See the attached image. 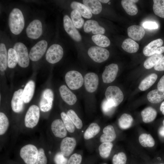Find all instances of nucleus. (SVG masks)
<instances>
[{"instance_id": "f257e3e1", "label": "nucleus", "mask_w": 164, "mask_h": 164, "mask_svg": "<svg viewBox=\"0 0 164 164\" xmlns=\"http://www.w3.org/2000/svg\"><path fill=\"white\" fill-rule=\"evenodd\" d=\"M9 25L12 33L15 35L19 34L23 29L25 21L21 11L15 8L10 12L9 17Z\"/></svg>"}, {"instance_id": "f03ea898", "label": "nucleus", "mask_w": 164, "mask_h": 164, "mask_svg": "<svg viewBox=\"0 0 164 164\" xmlns=\"http://www.w3.org/2000/svg\"><path fill=\"white\" fill-rule=\"evenodd\" d=\"M38 150L34 145L28 144L23 146L20 152V156L26 164H35Z\"/></svg>"}, {"instance_id": "7ed1b4c3", "label": "nucleus", "mask_w": 164, "mask_h": 164, "mask_svg": "<svg viewBox=\"0 0 164 164\" xmlns=\"http://www.w3.org/2000/svg\"><path fill=\"white\" fill-rule=\"evenodd\" d=\"M65 80L69 87L73 90L80 88L84 82V79L81 73L75 70L67 72L65 76Z\"/></svg>"}, {"instance_id": "20e7f679", "label": "nucleus", "mask_w": 164, "mask_h": 164, "mask_svg": "<svg viewBox=\"0 0 164 164\" xmlns=\"http://www.w3.org/2000/svg\"><path fill=\"white\" fill-rule=\"evenodd\" d=\"M13 49L16 51L18 59V63L19 65L23 68L28 67L29 63V57L28 50L26 46L20 42L16 43Z\"/></svg>"}, {"instance_id": "39448f33", "label": "nucleus", "mask_w": 164, "mask_h": 164, "mask_svg": "<svg viewBox=\"0 0 164 164\" xmlns=\"http://www.w3.org/2000/svg\"><path fill=\"white\" fill-rule=\"evenodd\" d=\"M40 116L39 109L35 105L30 106L26 114L25 118V126L32 128L38 124Z\"/></svg>"}, {"instance_id": "423d86ee", "label": "nucleus", "mask_w": 164, "mask_h": 164, "mask_svg": "<svg viewBox=\"0 0 164 164\" xmlns=\"http://www.w3.org/2000/svg\"><path fill=\"white\" fill-rule=\"evenodd\" d=\"M105 95L106 99L112 102L116 107L123 101L124 98L123 93L118 87L110 86L106 89Z\"/></svg>"}, {"instance_id": "0eeeda50", "label": "nucleus", "mask_w": 164, "mask_h": 164, "mask_svg": "<svg viewBox=\"0 0 164 164\" xmlns=\"http://www.w3.org/2000/svg\"><path fill=\"white\" fill-rule=\"evenodd\" d=\"M89 56L96 62L101 63L106 60L109 56V52L106 49L97 46H93L88 51Z\"/></svg>"}, {"instance_id": "6e6552de", "label": "nucleus", "mask_w": 164, "mask_h": 164, "mask_svg": "<svg viewBox=\"0 0 164 164\" xmlns=\"http://www.w3.org/2000/svg\"><path fill=\"white\" fill-rule=\"evenodd\" d=\"M63 54V51L61 46L58 44H53L48 49L46 58L49 63L54 64L61 60Z\"/></svg>"}, {"instance_id": "1a4fd4ad", "label": "nucleus", "mask_w": 164, "mask_h": 164, "mask_svg": "<svg viewBox=\"0 0 164 164\" xmlns=\"http://www.w3.org/2000/svg\"><path fill=\"white\" fill-rule=\"evenodd\" d=\"M47 45V41L44 40L37 43L30 50L29 54L30 59L33 61L39 60L45 53Z\"/></svg>"}, {"instance_id": "9d476101", "label": "nucleus", "mask_w": 164, "mask_h": 164, "mask_svg": "<svg viewBox=\"0 0 164 164\" xmlns=\"http://www.w3.org/2000/svg\"><path fill=\"white\" fill-rule=\"evenodd\" d=\"M53 97V93L51 89H46L43 91L39 102V107L42 111L47 112L51 109Z\"/></svg>"}, {"instance_id": "9b49d317", "label": "nucleus", "mask_w": 164, "mask_h": 164, "mask_svg": "<svg viewBox=\"0 0 164 164\" xmlns=\"http://www.w3.org/2000/svg\"><path fill=\"white\" fill-rule=\"evenodd\" d=\"M43 32L41 22L38 19L32 21L26 28V32L27 36L30 38L36 39L42 35Z\"/></svg>"}, {"instance_id": "f8f14e48", "label": "nucleus", "mask_w": 164, "mask_h": 164, "mask_svg": "<svg viewBox=\"0 0 164 164\" xmlns=\"http://www.w3.org/2000/svg\"><path fill=\"white\" fill-rule=\"evenodd\" d=\"M63 21L64 28L67 33L75 41H80L82 39L81 36L68 15L64 16Z\"/></svg>"}, {"instance_id": "ddd939ff", "label": "nucleus", "mask_w": 164, "mask_h": 164, "mask_svg": "<svg viewBox=\"0 0 164 164\" xmlns=\"http://www.w3.org/2000/svg\"><path fill=\"white\" fill-rule=\"evenodd\" d=\"M84 82L86 91L89 92L93 93L98 87L99 84L98 76L94 73H88L85 75Z\"/></svg>"}, {"instance_id": "4468645a", "label": "nucleus", "mask_w": 164, "mask_h": 164, "mask_svg": "<svg viewBox=\"0 0 164 164\" xmlns=\"http://www.w3.org/2000/svg\"><path fill=\"white\" fill-rule=\"evenodd\" d=\"M118 70L117 64L111 63L105 67L102 75L103 82L110 83L114 81L116 78Z\"/></svg>"}, {"instance_id": "2eb2a0df", "label": "nucleus", "mask_w": 164, "mask_h": 164, "mask_svg": "<svg viewBox=\"0 0 164 164\" xmlns=\"http://www.w3.org/2000/svg\"><path fill=\"white\" fill-rule=\"evenodd\" d=\"M76 145L75 138L69 137L64 138L62 140L60 145L61 153L64 156H69L73 151Z\"/></svg>"}, {"instance_id": "dca6fc26", "label": "nucleus", "mask_w": 164, "mask_h": 164, "mask_svg": "<svg viewBox=\"0 0 164 164\" xmlns=\"http://www.w3.org/2000/svg\"><path fill=\"white\" fill-rule=\"evenodd\" d=\"M23 91L22 89H19L13 94L11 104L12 110L15 112L19 113L23 109L24 102L22 96Z\"/></svg>"}, {"instance_id": "f3484780", "label": "nucleus", "mask_w": 164, "mask_h": 164, "mask_svg": "<svg viewBox=\"0 0 164 164\" xmlns=\"http://www.w3.org/2000/svg\"><path fill=\"white\" fill-rule=\"evenodd\" d=\"M51 129L56 137L63 138L67 135V129L63 121L60 119H56L52 122Z\"/></svg>"}, {"instance_id": "a211bd4d", "label": "nucleus", "mask_w": 164, "mask_h": 164, "mask_svg": "<svg viewBox=\"0 0 164 164\" xmlns=\"http://www.w3.org/2000/svg\"><path fill=\"white\" fill-rule=\"evenodd\" d=\"M84 29L86 32L91 31L94 34H103L105 32L104 28L100 26L96 21L90 20L87 21L85 23Z\"/></svg>"}, {"instance_id": "6ab92c4d", "label": "nucleus", "mask_w": 164, "mask_h": 164, "mask_svg": "<svg viewBox=\"0 0 164 164\" xmlns=\"http://www.w3.org/2000/svg\"><path fill=\"white\" fill-rule=\"evenodd\" d=\"M59 91L62 99L66 103L70 105H73L76 103L77 100L76 96L65 85L61 86Z\"/></svg>"}, {"instance_id": "aec40b11", "label": "nucleus", "mask_w": 164, "mask_h": 164, "mask_svg": "<svg viewBox=\"0 0 164 164\" xmlns=\"http://www.w3.org/2000/svg\"><path fill=\"white\" fill-rule=\"evenodd\" d=\"M128 34L129 37L135 41H139L144 36L145 32L142 26L134 25L131 26L127 29Z\"/></svg>"}, {"instance_id": "412c9836", "label": "nucleus", "mask_w": 164, "mask_h": 164, "mask_svg": "<svg viewBox=\"0 0 164 164\" xmlns=\"http://www.w3.org/2000/svg\"><path fill=\"white\" fill-rule=\"evenodd\" d=\"M163 41L161 39L154 40L145 46L143 50V53L146 56H150L156 54L157 49L161 46Z\"/></svg>"}, {"instance_id": "4be33fe9", "label": "nucleus", "mask_w": 164, "mask_h": 164, "mask_svg": "<svg viewBox=\"0 0 164 164\" xmlns=\"http://www.w3.org/2000/svg\"><path fill=\"white\" fill-rule=\"evenodd\" d=\"M104 133L100 137V141L102 143L111 142L116 138V135L114 129L112 125H108L103 129Z\"/></svg>"}, {"instance_id": "5701e85b", "label": "nucleus", "mask_w": 164, "mask_h": 164, "mask_svg": "<svg viewBox=\"0 0 164 164\" xmlns=\"http://www.w3.org/2000/svg\"><path fill=\"white\" fill-rule=\"evenodd\" d=\"M35 89V83L32 80L29 81L26 84L23 90L22 96L25 103L30 102L34 94Z\"/></svg>"}, {"instance_id": "b1692460", "label": "nucleus", "mask_w": 164, "mask_h": 164, "mask_svg": "<svg viewBox=\"0 0 164 164\" xmlns=\"http://www.w3.org/2000/svg\"><path fill=\"white\" fill-rule=\"evenodd\" d=\"M70 6L73 10L78 11L81 15L85 18L90 19L92 16V13L90 10L84 4L74 1L71 3Z\"/></svg>"}, {"instance_id": "393cba45", "label": "nucleus", "mask_w": 164, "mask_h": 164, "mask_svg": "<svg viewBox=\"0 0 164 164\" xmlns=\"http://www.w3.org/2000/svg\"><path fill=\"white\" fill-rule=\"evenodd\" d=\"M141 115L143 121L145 123H148L155 120L157 115V112L154 108L149 107L142 111Z\"/></svg>"}, {"instance_id": "a878e982", "label": "nucleus", "mask_w": 164, "mask_h": 164, "mask_svg": "<svg viewBox=\"0 0 164 164\" xmlns=\"http://www.w3.org/2000/svg\"><path fill=\"white\" fill-rule=\"evenodd\" d=\"M147 98L151 103H160L164 99V90L161 91L158 89L152 90L148 93Z\"/></svg>"}, {"instance_id": "bb28decb", "label": "nucleus", "mask_w": 164, "mask_h": 164, "mask_svg": "<svg viewBox=\"0 0 164 164\" xmlns=\"http://www.w3.org/2000/svg\"><path fill=\"white\" fill-rule=\"evenodd\" d=\"M157 77V75L156 73L150 74L142 80L139 85L138 88L142 91L147 90L155 83Z\"/></svg>"}, {"instance_id": "cd10ccee", "label": "nucleus", "mask_w": 164, "mask_h": 164, "mask_svg": "<svg viewBox=\"0 0 164 164\" xmlns=\"http://www.w3.org/2000/svg\"><path fill=\"white\" fill-rule=\"evenodd\" d=\"M121 47L126 52L129 53L136 52L139 49L138 44L130 38L125 39L122 43Z\"/></svg>"}, {"instance_id": "c85d7f7f", "label": "nucleus", "mask_w": 164, "mask_h": 164, "mask_svg": "<svg viewBox=\"0 0 164 164\" xmlns=\"http://www.w3.org/2000/svg\"><path fill=\"white\" fill-rule=\"evenodd\" d=\"M83 2L84 4L86 6L93 14H97L102 10V5L99 0H84Z\"/></svg>"}, {"instance_id": "c756f323", "label": "nucleus", "mask_w": 164, "mask_h": 164, "mask_svg": "<svg viewBox=\"0 0 164 164\" xmlns=\"http://www.w3.org/2000/svg\"><path fill=\"white\" fill-rule=\"evenodd\" d=\"M121 4L126 12L128 15L133 16L137 13V6L132 0H122Z\"/></svg>"}, {"instance_id": "7c9ffc66", "label": "nucleus", "mask_w": 164, "mask_h": 164, "mask_svg": "<svg viewBox=\"0 0 164 164\" xmlns=\"http://www.w3.org/2000/svg\"><path fill=\"white\" fill-rule=\"evenodd\" d=\"M133 121V118L130 115L124 113L122 114L119 119L118 123L121 128L126 129L131 126Z\"/></svg>"}, {"instance_id": "2f4dec72", "label": "nucleus", "mask_w": 164, "mask_h": 164, "mask_svg": "<svg viewBox=\"0 0 164 164\" xmlns=\"http://www.w3.org/2000/svg\"><path fill=\"white\" fill-rule=\"evenodd\" d=\"M100 128L95 123H91L85 132L84 137L85 139H91L97 135L100 132Z\"/></svg>"}, {"instance_id": "473e14b6", "label": "nucleus", "mask_w": 164, "mask_h": 164, "mask_svg": "<svg viewBox=\"0 0 164 164\" xmlns=\"http://www.w3.org/2000/svg\"><path fill=\"white\" fill-rule=\"evenodd\" d=\"M8 65V55L6 46L4 44H0V70L4 71Z\"/></svg>"}, {"instance_id": "72a5a7b5", "label": "nucleus", "mask_w": 164, "mask_h": 164, "mask_svg": "<svg viewBox=\"0 0 164 164\" xmlns=\"http://www.w3.org/2000/svg\"><path fill=\"white\" fill-rule=\"evenodd\" d=\"M91 39L96 44L100 47H107L110 44L109 39L107 36L102 34L93 35Z\"/></svg>"}, {"instance_id": "f704fd0d", "label": "nucleus", "mask_w": 164, "mask_h": 164, "mask_svg": "<svg viewBox=\"0 0 164 164\" xmlns=\"http://www.w3.org/2000/svg\"><path fill=\"white\" fill-rule=\"evenodd\" d=\"M138 140L140 144L145 147H152L155 144V140L150 134H141L139 137Z\"/></svg>"}, {"instance_id": "c9c22d12", "label": "nucleus", "mask_w": 164, "mask_h": 164, "mask_svg": "<svg viewBox=\"0 0 164 164\" xmlns=\"http://www.w3.org/2000/svg\"><path fill=\"white\" fill-rule=\"evenodd\" d=\"M70 15L75 27L77 29L80 28L84 24V20L80 12L76 10H73L71 12Z\"/></svg>"}, {"instance_id": "e433bc0d", "label": "nucleus", "mask_w": 164, "mask_h": 164, "mask_svg": "<svg viewBox=\"0 0 164 164\" xmlns=\"http://www.w3.org/2000/svg\"><path fill=\"white\" fill-rule=\"evenodd\" d=\"M113 146L111 142H105L101 143L99 147V151L100 156L104 158L109 157Z\"/></svg>"}, {"instance_id": "4c0bfd02", "label": "nucleus", "mask_w": 164, "mask_h": 164, "mask_svg": "<svg viewBox=\"0 0 164 164\" xmlns=\"http://www.w3.org/2000/svg\"><path fill=\"white\" fill-rule=\"evenodd\" d=\"M162 57V54H155L151 56L144 62V67L147 69L152 68L158 63Z\"/></svg>"}, {"instance_id": "58836bf2", "label": "nucleus", "mask_w": 164, "mask_h": 164, "mask_svg": "<svg viewBox=\"0 0 164 164\" xmlns=\"http://www.w3.org/2000/svg\"><path fill=\"white\" fill-rule=\"evenodd\" d=\"M153 9L155 14L164 18V0H153Z\"/></svg>"}, {"instance_id": "ea45409f", "label": "nucleus", "mask_w": 164, "mask_h": 164, "mask_svg": "<svg viewBox=\"0 0 164 164\" xmlns=\"http://www.w3.org/2000/svg\"><path fill=\"white\" fill-rule=\"evenodd\" d=\"M18 62V56L15 50L9 48L8 52V66L11 68H14Z\"/></svg>"}, {"instance_id": "a19ab883", "label": "nucleus", "mask_w": 164, "mask_h": 164, "mask_svg": "<svg viewBox=\"0 0 164 164\" xmlns=\"http://www.w3.org/2000/svg\"><path fill=\"white\" fill-rule=\"evenodd\" d=\"M67 114L77 129L81 128L83 126L82 121L73 110L72 109L69 110Z\"/></svg>"}, {"instance_id": "79ce46f5", "label": "nucleus", "mask_w": 164, "mask_h": 164, "mask_svg": "<svg viewBox=\"0 0 164 164\" xmlns=\"http://www.w3.org/2000/svg\"><path fill=\"white\" fill-rule=\"evenodd\" d=\"M61 116L67 130L70 133L73 132L75 129V126L70 118L64 112H61Z\"/></svg>"}, {"instance_id": "37998d69", "label": "nucleus", "mask_w": 164, "mask_h": 164, "mask_svg": "<svg viewBox=\"0 0 164 164\" xmlns=\"http://www.w3.org/2000/svg\"><path fill=\"white\" fill-rule=\"evenodd\" d=\"M8 119L3 112L0 113V135H2L5 133L9 126Z\"/></svg>"}, {"instance_id": "c03bdc74", "label": "nucleus", "mask_w": 164, "mask_h": 164, "mask_svg": "<svg viewBox=\"0 0 164 164\" xmlns=\"http://www.w3.org/2000/svg\"><path fill=\"white\" fill-rule=\"evenodd\" d=\"M127 157L123 152H120L114 155L112 159L113 164H126Z\"/></svg>"}, {"instance_id": "a18cd8bd", "label": "nucleus", "mask_w": 164, "mask_h": 164, "mask_svg": "<svg viewBox=\"0 0 164 164\" xmlns=\"http://www.w3.org/2000/svg\"><path fill=\"white\" fill-rule=\"evenodd\" d=\"M115 107L114 104L107 99H105L102 102V109L104 112L106 114L110 113Z\"/></svg>"}, {"instance_id": "49530a36", "label": "nucleus", "mask_w": 164, "mask_h": 164, "mask_svg": "<svg viewBox=\"0 0 164 164\" xmlns=\"http://www.w3.org/2000/svg\"><path fill=\"white\" fill-rule=\"evenodd\" d=\"M47 159L44 149L42 148L38 150L37 159L35 164H46Z\"/></svg>"}, {"instance_id": "de8ad7c7", "label": "nucleus", "mask_w": 164, "mask_h": 164, "mask_svg": "<svg viewBox=\"0 0 164 164\" xmlns=\"http://www.w3.org/2000/svg\"><path fill=\"white\" fill-rule=\"evenodd\" d=\"M82 159V157L80 155L74 153L69 159L67 164H80Z\"/></svg>"}, {"instance_id": "09e8293b", "label": "nucleus", "mask_w": 164, "mask_h": 164, "mask_svg": "<svg viewBox=\"0 0 164 164\" xmlns=\"http://www.w3.org/2000/svg\"><path fill=\"white\" fill-rule=\"evenodd\" d=\"M61 153L58 152L55 155L54 161L56 164H67V159Z\"/></svg>"}, {"instance_id": "8fccbe9b", "label": "nucleus", "mask_w": 164, "mask_h": 164, "mask_svg": "<svg viewBox=\"0 0 164 164\" xmlns=\"http://www.w3.org/2000/svg\"><path fill=\"white\" fill-rule=\"evenodd\" d=\"M143 26L144 28L149 29H155L158 27L157 24L152 21H146L144 22Z\"/></svg>"}, {"instance_id": "3c124183", "label": "nucleus", "mask_w": 164, "mask_h": 164, "mask_svg": "<svg viewBox=\"0 0 164 164\" xmlns=\"http://www.w3.org/2000/svg\"><path fill=\"white\" fill-rule=\"evenodd\" d=\"M154 68L155 70L157 71H164V56L154 67Z\"/></svg>"}, {"instance_id": "603ef678", "label": "nucleus", "mask_w": 164, "mask_h": 164, "mask_svg": "<svg viewBox=\"0 0 164 164\" xmlns=\"http://www.w3.org/2000/svg\"><path fill=\"white\" fill-rule=\"evenodd\" d=\"M157 88L161 90H164V75L161 77L157 84Z\"/></svg>"}, {"instance_id": "864d4df0", "label": "nucleus", "mask_w": 164, "mask_h": 164, "mask_svg": "<svg viewBox=\"0 0 164 164\" xmlns=\"http://www.w3.org/2000/svg\"><path fill=\"white\" fill-rule=\"evenodd\" d=\"M159 135L162 137H164V126H161L158 129Z\"/></svg>"}, {"instance_id": "5fc2aeb1", "label": "nucleus", "mask_w": 164, "mask_h": 164, "mask_svg": "<svg viewBox=\"0 0 164 164\" xmlns=\"http://www.w3.org/2000/svg\"><path fill=\"white\" fill-rule=\"evenodd\" d=\"M164 52V46H161L158 47L156 51V54H162Z\"/></svg>"}, {"instance_id": "6e6d98bb", "label": "nucleus", "mask_w": 164, "mask_h": 164, "mask_svg": "<svg viewBox=\"0 0 164 164\" xmlns=\"http://www.w3.org/2000/svg\"><path fill=\"white\" fill-rule=\"evenodd\" d=\"M160 110L163 114L164 115V101L160 105Z\"/></svg>"}, {"instance_id": "4d7b16f0", "label": "nucleus", "mask_w": 164, "mask_h": 164, "mask_svg": "<svg viewBox=\"0 0 164 164\" xmlns=\"http://www.w3.org/2000/svg\"><path fill=\"white\" fill-rule=\"evenodd\" d=\"M99 1L103 3H107L110 1V0H99Z\"/></svg>"}, {"instance_id": "13d9d810", "label": "nucleus", "mask_w": 164, "mask_h": 164, "mask_svg": "<svg viewBox=\"0 0 164 164\" xmlns=\"http://www.w3.org/2000/svg\"><path fill=\"white\" fill-rule=\"evenodd\" d=\"M162 123H163V125L164 126V119L162 121Z\"/></svg>"}, {"instance_id": "bf43d9fd", "label": "nucleus", "mask_w": 164, "mask_h": 164, "mask_svg": "<svg viewBox=\"0 0 164 164\" xmlns=\"http://www.w3.org/2000/svg\"><path fill=\"white\" fill-rule=\"evenodd\" d=\"M110 3H111L110 2L109 3H108V4H110Z\"/></svg>"}, {"instance_id": "052dcab7", "label": "nucleus", "mask_w": 164, "mask_h": 164, "mask_svg": "<svg viewBox=\"0 0 164 164\" xmlns=\"http://www.w3.org/2000/svg\"><path fill=\"white\" fill-rule=\"evenodd\" d=\"M164 164L161 163V164Z\"/></svg>"}, {"instance_id": "680f3d73", "label": "nucleus", "mask_w": 164, "mask_h": 164, "mask_svg": "<svg viewBox=\"0 0 164 164\" xmlns=\"http://www.w3.org/2000/svg\"></svg>"}]
</instances>
